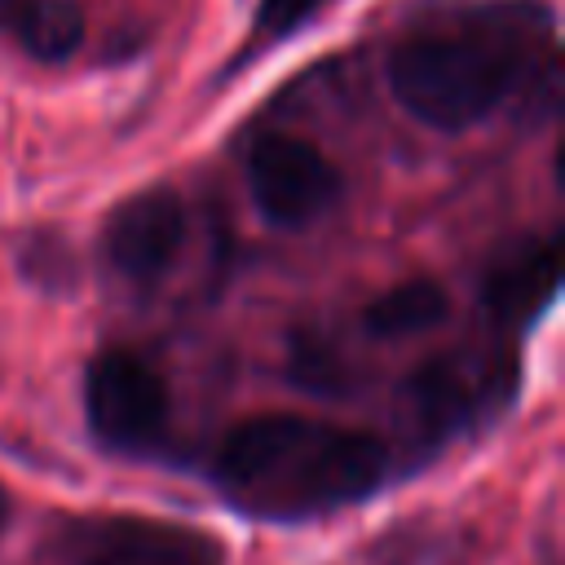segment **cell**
Masks as SVG:
<instances>
[{"label": "cell", "mask_w": 565, "mask_h": 565, "mask_svg": "<svg viewBox=\"0 0 565 565\" xmlns=\"http://www.w3.org/2000/svg\"><path fill=\"white\" fill-rule=\"evenodd\" d=\"M547 44L552 13L539 0L481 4L446 26L406 35L388 53V88L411 119L459 132L503 106L525 71L534 75Z\"/></svg>", "instance_id": "1"}, {"label": "cell", "mask_w": 565, "mask_h": 565, "mask_svg": "<svg viewBox=\"0 0 565 565\" xmlns=\"http://www.w3.org/2000/svg\"><path fill=\"white\" fill-rule=\"evenodd\" d=\"M388 472V450L300 415H260L238 424L216 450V486L256 516H313L366 499Z\"/></svg>", "instance_id": "2"}, {"label": "cell", "mask_w": 565, "mask_h": 565, "mask_svg": "<svg viewBox=\"0 0 565 565\" xmlns=\"http://www.w3.org/2000/svg\"><path fill=\"white\" fill-rule=\"evenodd\" d=\"M247 194L269 225L300 230L340 203L344 177L305 137L269 132L247 150Z\"/></svg>", "instance_id": "3"}, {"label": "cell", "mask_w": 565, "mask_h": 565, "mask_svg": "<svg viewBox=\"0 0 565 565\" xmlns=\"http://www.w3.org/2000/svg\"><path fill=\"white\" fill-rule=\"evenodd\" d=\"M84 411L102 446L146 450L168 424V384L146 358L128 349H102L84 375Z\"/></svg>", "instance_id": "4"}, {"label": "cell", "mask_w": 565, "mask_h": 565, "mask_svg": "<svg viewBox=\"0 0 565 565\" xmlns=\"http://www.w3.org/2000/svg\"><path fill=\"white\" fill-rule=\"evenodd\" d=\"M75 565H225L212 534L150 516H88L66 530Z\"/></svg>", "instance_id": "5"}, {"label": "cell", "mask_w": 565, "mask_h": 565, "mask_svg": "<svg viewBox=\"0 0 565 565\" xmlns=\"http://www.w3.org/2000/svg\"><path fill=\"white\" fill-rule=\"evenodd\" d=\"M181 238H185V207L168 185H154L124 199L110 212V221L102 225V256L124 282L154 287L172 269Z\"/></svg>", "instance_id": "6"}, {"label": "cell", "mask_w": 565, "mask_h": 565, "mask_svg": "<svg viewBox=\"0 0 565 565\" xmlns=\"http://www.w3.org/2000/svg\"><path fill=\"white\" fill-rule=\"evenodd\" d=\"M512 384V371H494V358H472V353H459V358H441L433 366H424L411 384L415 393V406H419V419L433 424V428H463L468 419L486 415L499 393H508Z\"/></svg>", "instance_id": "7"}, {"label": "cell", "mask_w": 565, "mask_h": 565, "mask_svg": "<svg viewBox=\"0 0 565 565\" xmlns=\"http://www.w3.org/2000/svg\"><path fill=\"white\" fill-rule=\"evenodd\" d=\"M556 282H561V252H556V243H525V247H516L512 256H503L486 274L481 300H486V309L499 322L525 327V322H534L552 305Z\"/></svg>", "instance_id": "8"}, {"label": "cell", "mask_w": 565, "mask_h": 565, "mask_svg": "<svg viewBox=\"0 0 565 565\" xmlns=\"http://www.w3.org/2000/svg\"><path fill=\"white\" fill-rule=\"evenodd\" d=\"M446 309H450V300L433 278H411V282H397L384 296H375L366 305L362 322L380 340H406V335L437 327L446 318Z\"/></svg>", "instance_id": "9"}, {"label": "cell", "mask_w": 565, "mask_h": 565, "mask_svg": "<svg viewBox=\"0 0 565 565\" xmlns=\"http://www.w3.org/2000/svg\"><path fill=\"white\" fill-rule=\"evenodd\" d=\"M9 31L35 62H66L84 40V9L75 0H22Z\"/></svg>", "instance_id": "10"}, {"label": "cell", "mask_w": 565, "mask_h": 565, "mask_svg": "<svg viewBox=\"0 0 565 565\" xmlns=\"http://www.w3.org/2000/svg\"><path fill=\"white\" fill-rule=\"evenodd\" d=\"M331 0H260L256 9V31L265 35H291L296 26H305L313 13H322Z\"/></svg>", "instance_id": "11"}, {"label": "cell", "mask_w": 565, "mask_h": 565, "mask_svg": "<svg viewBox=\"0 0 565 565\" xmlns=\"http://www.w3.org/2000/svg\"><path fill=\"white\" fill-rule=\"evenodd\" d=\"M22 9V0H0V26L9 31V22H13V13Z\"/></svg>", "instance_id": "12"}, {"label": "cell", "mask_w": 565, "mask_h": 565, "mask_svg": "<svg viewBox=\"0 0 565 565\" xmlns=\"http://www.w3.org/2000/svg\"><path fill=\"white\" fill-rule=\"evenodd\" d=\"M4 516H9V494L0 490V530H4Z\"/></svg>", "instance_id": "13"}]
</instances>
